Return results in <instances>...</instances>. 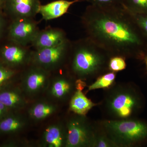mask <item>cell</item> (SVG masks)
<instances>
[{"label": "cell", "mask_w": 147, "mask_h": 147, "mask_svg": "<svg viewBox=\"0 0 147 147\" xmlns=\"http://www.w3.org/2000/svg\"><path fill=\"white\" fill-rule=\"evenodd\" d=\"M86 37L110 57L143 55L144 38L133 15L123 5L100 7L89 5L82 18Z\"/></svg>", "instance_id": "1"}, {"label": "cell", "mask_w": 147, "mask_h": 147, "mask_svg": "<svg viewBox=\"0 0 147 147\" xmlns=\"http://www.w3.org/2000/svg\"><path fill=\"white\" fill-rule=\"evenodd\" d=\"M111 57L103 49L86 37L71 43L68 59L69 73L83 80L102 72Z\"/></svg>", "instance_id": "2"}, {"label": "cell", "mask_w": 147, "mask_h": 147, "mask_svg": "<svg viewBox=\"0 0 147 147\" xmlns=\"http://www.w3.org/2000/svg\"><path fill=\"white\" fill-rule=\"evenodd\" d=\"M101 129L117 147H128L147 140V123L132 119L108 120Z\"/></svg>", "instance_id": "3"}, {"label": "cell", "mask_w": 147, "mask_h": 147, "mask_svg": "<svg viewBox=\"0 0 147 147\" xmlns=\"http://www.w3.org/2000/svg\"><path fill=\"white\" fill-rule=\"evenodd\" d=\"M138 105L137 96L132 90L125 86H119L113 89L105 99L106 110L115 119H128Z\"/></svg>", "instance_id": "4"}, {"label": "cell", "mask_w": 147, "mask_h": 147, "mask_svg": "<svg viewBox=\"0 0 147 147\" xmlns=\"http://www.w3.org/2000/svg\"><path fill=\"white\" fill-rule=\"evenodd\" d=\"M52 75V72L33 64L22 71L19 84L31 102L44 96Z\"/></svg>", "instance_id": "5"}, {"label": "cell", "mask_w": 147, "mask_h": 147, "mask_svg": "<svg viewBox=\"0 0 147 147\" xmlns=\"http://www.w3.org/2000/svg\"><path fill=\"white\" fill-rule=\"evenodd\" d=\"M71 42L66 39L53 47L35 50L32 53L30 64L38 66L50 72L61 69L68 60Z\"/></svg>", "instance_id": "6"}, {"label": "cell", "mask_w": 147, "mask_h": 147, "mask_svg": "<svg viewBox=\"0 0 147 147\" xmlns=\"http://www.w3.org/2000/svg\"><path fill=\"white\" fill-rule=\"evenodd\" d=\"M85 116L74 114L65 122L66 147H91L96 129Z\"/></svg>", "instance_id": "7"}, {"label": "cell", "mask_w": 147, "mask_h": 147, "mask_svg": "<svg viewBox=\"0 0 147 147\" xmlns=\"http://www.w3.org/2000/svg\"><path fill=\"white\" fill-rule=\"evenodd\" d=\"M77 90V79L70 73L53 74L44 96L58 104L70 100Z\"/></svg>", "instance_id": "8"}, {"label": "cell", "mask_w": 147, "mask_h": 147, "mask_svg": "<svg viewBox=\"0 0 147 147\" xmlns=\"http://www.w3.org/2000/svg\"><path fill=\"white\" fill-rule=\"evenodd\" d=\"M39 31L33 18H15L11 25L9 36L13 42L26 46L31 43Z\"/></svg>", "instance_id": "9"}, {"label": "cell", "mask_w": 147, "mask_h": 147, "mask_svg": "<svg viewBox=\"0 0 147 147\" xmlns=\"http://www.w3.org/2000/svg\"><path fill=\"white\" fill-rule=\"evenodd\" d=\"M59 105L43 96L30 102L26 114L30 122H41L58 113Z\"/></svg>", "instance_id": "10"}, {"label": "cell", "mask_w": 147, "mask_h": 147, "mask_svg": "<svg viewBox=\"0 0 147 147\" xmlns=\"http://www.w3.org/2000/svg\"><path fill=\"white\" fill-rule=\"evenodd\" d=\"M67 133L65 123L59 121L45 127L38 142L42 147H66Z\"/></svg>", "instance_id": "11"}, {"label": "cell", "mask_w": 147, "mask_h": 147, "mask_svg": "<svg viewBox=\"0 0 147 147\" xmlns=\"http://www.w3.org/2000/svg\"><path fill=\"white\" fill-rule=\"evenodd\" d=\"M14 43L3 48L1 52L3 59L12 68L26 67L30 64L32 52L26 46Z\"/></svg>", "instance_id": "12"}, {"label": "cell", "mask_w": 147, "mask_h": 147, "mask_svg": "<svg viewBox=\"0 0 147 147\" xmlns=\"http://www.w3.org/2000/svg\"><path fill=\"white\" fill-rule=\"evenodd\" d=\"M8 85L0 89V102L13 111L26 110L31 101L20 85L9 87Z\"/></svg>", "instance_id": "13"}, {"label": "cell", "mask_w": 147, "mask_h": 147, "mask_svg": "<svg viewBox=\"0 0 147 147\" xmlns=\"http://www.w3.org/2000/svg\"><path fill=\"white\" fill-rule=\"evenodd\" d=\"M23 111L11 112L0 120V133L17 134L23 132L29 126L30 121Z\"/></svg>", "instance_id": "14"}, {"label": "cell", "mask_w": 147, "mask_h": 147, "mask_svg": "<svg viewBox=\"0 0 147 147\" xmlns=\"http://www.w3.org/2000/svg\"><path fill=\"white\" fill-rule=\"evenodd\" d=\"M40 5V0H5L4 5L15 18H33Z\"/></svg>", "instance_id": "15"}, {"label": "cell", "mask_w": 147, "mask_h": 147, "mask_svg": "<svg viewBox=\"0 0 147 147\" xmlns=\"http://www.w3.org/2000/svg\"><path fill=\"white\" fill-rule=\"evenodd\" d=\"M67 39L65 32L61 29L48 28L39 30L31 42L35 50L55 46Z\"/></svg>", "instance_id": "16"}, {"label": "cell", "mask_w": 147, "mask_h": 147, "mask_svg": "<svg viewBox=\"0 0 147 147\" xmlns=\"http://www.w3.org/2000/svg\"><path fill=\"white\" fill-rule=\"evenodd\" d=\"M82 0H58L40 7L38 13L46 21L61 17L68 11L71 5Z\"/></svg>", "instance_id": "17"}, {"label": "cell", "mask_w": 147, "mask_h": 147, "mask_svg": "<svg viewBox=\"0 0 147 147\" xmlns=\"http://www.w3.org/2000/svg\"><path fill=\"white\" fill-rule=\"evenodd\" d=\"M84 87L78 86L69 100V108L71 112L77 115H86L92 108L98 105L92 102L82 92Z\"/></svg>", "instance_id": "18"}, {"label": "cell", "mask_w": 147, "mask_h": 147, "mask_svg": "<svg viewBox=\"0 0 147 147\" xmlns=\"http://www.w3.org/2000/svg\"><path fill=\"white\" fill-rule=\"evenodd\" d=\"M123 5L131 13L147 14V0H123Z\"/></svg>", "instance_id": "19"}, {"label": "cell", "mask_w": 147, "mask_h": 147, "mask_svg": "<svg viewBox=\"0 0 147 147\" xmlns=\"http://www.w3.org/2000/svg\"><path fill=\"white\" fill-rule=\"evenodd\" d=\"M115 72L110 71L98 78L96 82L88 87V90L100 88H106L111 86L116 78Z\"/></svg>", "instance_id": "20"}, {"label": "cell", "mask_w": 147, "mask_h": 147, "mask_svg": "<svg viewBox=\"0 0 147 147\" xmlns=\"http://www.w3.org/2000/svg\"><path fill=\"white\" fill-rule=\"evenodd\" d=\"M91 147H117L115 143L102 129V131L95 132Z\"/></svg>", "instance_id": "21"}, {"label": "cell", "mask_w": 147, "mask_h": 147, "mask_svg": "<svg viewBox=\"0 0 147 147\" xmlns=\"http://www.w3.org/2000/svg\"><path fill=\"white\" fill-rule=\"evenodd\" d=\"M16 73V70L0 64V89L9 84Z\"/></svg>", "instance_id": "22"}, {"label": "cell", "mask_w": 147, "mask_h": 147, "mask_svg": "<svg viewBox=\"0 0 147 147\" xmlns=\"http://www.w3.org/2000/svg\"><path fill=\"white\" fill-rule=\"evenodd\" d=\"M125 58L120 56H114L110 58L108 64V69L111 71L117 72L122 71L126 68Z\"/></svg>", "instance_id": "23"}, {"label": "cell", "mask_w": 147, "mask_h": 147, "mask_svg": "<svg viewBox=\"0 0 147 147\" xmlns=\"http://www.w3.org/2000/svg\"><path fill=\"white\" fill-rule=\"evenodd\" d=\"M90 5L100 7H110L123 5V0H86Z\"/></svg>", "instance_id": "24"}, {"label": "cell", "mask_w": 147, "mask_h": 147, "mask_svg": "<svg viewBox=\"0 0 147 147\" xmlns=\"http://www.w3.org/2000/svg\"><path fill=\"white\" fill-rule=\"evenodd\" d=\"M131 14L142 34L147 39V14Z\"/></svg>", "instance_id": "25"}, {"label": "cell", "mask_w": 147, "mask_h": 147, "mask_svg": "<svg viewBox=\"0 0 147 147\" xmlns=\"http://www.w3.org/2000/svg\"><path fill=\"white\" fill-rule=\"evenodd\" d=\"M14 112L0 102V120L11 112Z\"/></svg>", "instance_id": "26"}, {"label": "cell", "mask_w": 147, "mask_h": 147, "mask_svg": "<svg viewBox=\"0 0 147 147\" xmlns=\"http://www.w3.org/2000/svg\"><path fill=\"white\" fill-rule=\"evenodd\" d=\"M5 0H0V8L3 5H5Z\"/></svg>", "instance_id": "27"}, {"label": "cell", "mask_w": 147, "mask_h": 147, "mask_svg": "<svg viewBox=\"0 0 147 147\" xmlns=\"http://www.w3.org/2000/svg\"><path fill=\"white\" fill-rule=\"evenodd\" d=\"M144 61L145 64H146V67L147 69V54L145 56Z\"/></svg>", "instance_id": "28"}, {"label": "cell", "mask_w": 147, "mask_h": 147, "mask_svg": "<svg viewBox=\"0 0 147 147\" xmlns=\"http://www.w3.org/2000/svg\"><path fill=\"white\" fill-rule=\"evenodd\" d=\"M2 21L0 18V32H1V30L2 27Z\"/></svg>", "instance_id": "29"}]
</instances>
